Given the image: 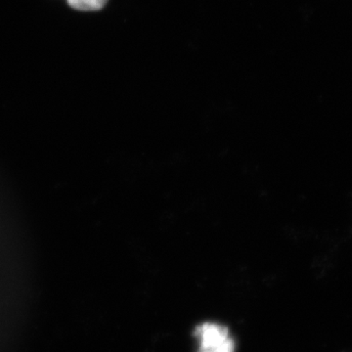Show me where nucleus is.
I'll return each instance as SVG.
<instances>
[{
	"mask_svg": "<svg viewBox=\"0 0 352 352\" xmlns=\"http://www.w3.org/2000/svg\"><path fill=\"white\" fill-rule=\"evenodd\" d=\"M194 335L199 340L197 352H235L233 338L220 324L206 322L197 326Z\"/></svg>",
	"mask_w": 352,
	"mask_h": 352,
	"instance_id": "1",
	"label": "nucleus"
},
{
	"mask_svg": "<svg viewBox=\"0 0 352 352\" xmlns=\"http://www.w3.org/2000/svg\"><path fill=\"white\" fill-rule=\"evenodd\" d=\"M108 0H68L69 6L76 10H100L107 3Z\"/></svg>",
	"mask_w": 352,
	"mask_h": 352,
	"instance_id": "2",
	"label": "nucleus"
}]
</instances>
